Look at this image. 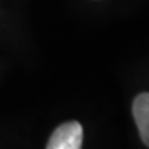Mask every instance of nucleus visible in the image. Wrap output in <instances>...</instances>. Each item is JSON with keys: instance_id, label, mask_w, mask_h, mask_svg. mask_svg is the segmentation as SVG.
<instances>
[{"instance_id": "nucleus-2", "label": "nucleus", "mask_w": 149, "mask_h": 149, "mask_svg": "<svg viewBox=\"0 0 149 149\" xmlns=\"http://www.w3.org/2000/svg\"><path fill=\"white\" fill-rule=\"evenodd\" d=\"M133 116L141 138L149 148V93H141L133 102Z\"/></svg>"}, {"instance_id": "nucleus-1", "label": "nucleus", "mask_w": 149, "mask_h": 149, "mask_svg": "<svg viewBox=\"0 0 149 149\" xmlns=\"http://www.w3.org/2000/svg\"><path fill=\"white\" fill-rule=\"evenodd\" d=\"M83 127L79 122H66L55 128L46 149H81Z\"/></svg>"}]
</instances>
